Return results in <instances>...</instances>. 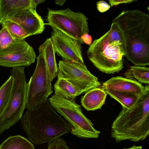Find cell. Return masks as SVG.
Listing matches in <instances>:
<instances>
[{
    "label": "cell",
    "instance_id": "cell-1",
    "mask_svg": "<svg viewBox=\"0 0 149 149\" xmlns=\"http://www.w3.org/2000/svg\"><path fill=\"white\" fill-rule=\"evenodd\" d=\"M122 31L125 55L134 65H149V15L139 10H123L112 20Z\"/></svg>",
    "mask_w": 149,
    "mask_h": 149
},
{
    "label": "cell",
    "instance_id": "cell-2",
    "mask_svg": "<svg viewBox=\"0 0 149 149\" xmlns=\"http://www.w3.org/2000/svg\"><path fill=\"white\" fill-rule=\"evenodd\" d=\"M28 139L36 145L49 143L70 132L71 126L48 100L25 112L20 120Z\"/></svg>",
    "mask_w": 149,
    "mask_h": 149
},
{
    "label": "cell",
    "instance_id": "cell-3",
    "mask_svg": "<svg viewBox=\"0 0 149 149\" xmlns=\"http://www.w3.org/2000/svg\"><path fill=\"white\" fill-rule=\"evenodd\" d=\"M149 134V85L129 108H123L113 122L111 137L116 143L124 140L138 142Z\"/></svg>",
    "mask_w": 149,
    "mask_h": 149
},
{
    "label": "cell",
    "instance_id": "cell-4",
    "mask_svg": "<svg viewBox=\"0 0 149 149\" xmlns=\"http://www.w3.org/2000/svg\"><path fill=\"white\" fill-rule=\"evenodd\" d=\"M87 54L101 72L111 74L120 71L123 68L122 58L125 51L123 33L118 24L112 22L107 32L92 42Z\"/></svg>",
    "mask_w": 149,
    "mask_h": 149
},
{
    "label": "cell",
    "instance_id": "cell-5",
    "mask_svg": "<svg viewBox=\"0 0 149 149\" xmlns=\"http://www.w3.org/2000/svg\"><path fill=\"white\" fill-rule=\"evenodd\" d=\"M48 100L56 111L70 123L72 134L83 139L98 138L100 132L94 128L75 99L67 98L59 93L55 92Z\"/></svg>",
    "mask_w": 149,
    "mask_h": 149
},
{
    "label": "cell",
    "instance_id": "cell-6",
    "mask_svg": "<svg viewBox=\"0 0 149 149\" xmlns=\"http://www.w3.org/2000/svg\"><path fill=\"white\" fill-rule=\"evenodd\" d=\"M24 66L13 68L10 75L14 79L11 96L0 116V135L20 120L26 107L27 83Z\"/></svg>",
    "mask_w": 149,
    "mask_h": 149
},
{
    "label": "cell",
    "instance_id": "cell-7",
    "mask_svg": "<svg viewBox=\"0 0 149 149\" xmlns=\"http://www.w3.org/2000/svg\"><path fill=\"white\" fill-rule=\"evenodd\" d=\"M39 55L34 73L27 83L25 108L34 109L45 102L53 93V87L45 60L42 49L38 48Z\"/></svg>",
    "mask_w": 149,
    "mask_h": 149
},
{
    "label": "cell",
    "instance_id": "cell-8",
    "mask_svg": "<svg viewBox=\"0 0 149 149\" xmlns=\"http://www.w3.org/2000/svg\"><path fill=\"white\" fill-rule=\"evenodd\" d=\"M47 22L45 24L61 31L67 35L84 44L81 36L89 33L88 18L83 13L76 12L68 8L54 10L48 8Z\"/></svg>",
    "mask_w": 149,
    "mask_h": 149
},
{
    "label": "cell",
    "instance_id": "cell-9",
    "mask_svg": "<svg viewBox=\"0 0 149 149\" xmlns=\"http://www.w3.org/2000/svg\"><path fill=\"white\" fill-rule=\"evenodd\" d=\"M58 73V78L68 81L81 94L101 85L97 78L90 72L84 64L60 61Z\"/></svg>",
    "mask_w": 149,
    "mask_h": 149
},
{
    "label": "cell",
    "instance_id": "cell-10",
    "mask_svg": "<svg viewBox=\"0 0 149 149\" xmlns=\"http://www.w3.org/2000/svg\"><path fill=\"white\" fill-rule=\"evenodd\" d=\"M36 57L34 49L24 39L15 42L0 53V65L13 68L28 66L35 62Z\"/></svg>",
    "mask_w": 149,
    "mask_h": 149
},
{
    "label": "cell",
    "instance_id": "cell-11",
    "mask_svg": "<svg viewBox=\"0 0 149 149\" xmlns=\"http://www.w3.org/2000/svg\"><path fill=\"white\" fill-rule=\"evenodd\" d=\"M52 29L50 38L55 53L62 60L84 64L80 43L57 29Z\"/></svg>",
    "mask_w": 149,
    "mask_h": 149
},
{
    "label": "cell",
    "instance_id": "cell-12",
    "mask_svg": "<svg viewBox=\"0 0 149 149\" xmlns=\"http://www.w3.org/2000/svg\"><path fill=\"white\" fill-rule=\"evenodd\" d=\"M17 24L32 35L41 34L45 24L36 10L29 8L18 11L7 19Z\"/></svg>",
    "mask_w": 149,
    "mask_h": 149
},
{
    "label": "cell",
    "instance_id": "cell-13",
    "mask_svg": "<svg viewBox=\"0 0 149 149\" xmlns=\"http://www.w3.org/2000/svg\"><path fill=\"white\" fill-rule=\"evenodd\" d=\"M101 88L104 91L111 90L120 92H133L140 94L143 91L144 86L137 81L117 76L112 77L104 82Z\"/></svg>",
    "mask_w": 149,
    "mask_h": 149
},
{
    "label": "cell",
    "instance_id": "cell-14",
    "mask_svg": "<svg viewBox=\"0 0 149 149\" xmlns=\"http://www.w3.org/2000/svg\"><path fill=\"white\" fill-rule=\"evenodd\" d=\"M29 8L33 9L32 0H0V24L18 11Z\"/></svg>",
    "mask_w": 149,
    "mask_h": 149
},
{
    "label": "cell",
    "instance_id": "cell-15",
    "mask_svg": "<svg viewBox=\"0 0 149 149\" xmlns=\"http://www.w3.org/2000/svg\"><path fill=\"white\" fill-rule=\"evenodd\" d=\"M107 94L101 88H96L86 93L81 99L82 105L87 111L100 109L104 104Z\"/></svg>",
    "mask_w": 149,
    "mask_h": 149
},
{
    "label": "cell",
    "instance_id": "cell-16",
    "mask_svg": "<svg viewBox=\"0 0 149 149\" xmlns=\"http://www.w3.org/2000/svg\"><path fill=\"white\" fill-rule=\"evenodd\" d=\"M40 46L42 49L46 66L52 81L58 76V68L55 57V52L51 38L47 39Z\"/></svg>",
    "mask_w": 149,
    "mask_h": 149
},
{
    "label": "cell",
    "instance_id": "cell-17",
    "mask_svg": "<svg viewBox=\"0 0 149 149\" xmlns=\"http://www.w3.org/2000/svg\"><path fill=\"white\" fill-rule=\"evenodd\" d=\"M54 93L58 92L64 97L69 99H74L81 94V92L66 80L58 78L54 86Z\"/></svg>",
    "mask_w": 149,
    "mask_h": 149
},
{
    "label": "cell",
    "instance_id": "cell-18",
    "mask_svg": "<svg viewBox=\"0 0 149 149\" xmlns=\"http://www.w3.org/2000/svg\"><path fill=\"white\" fill-rule=\"evenodd\" d=\"M0 149H35L28 139L19 135L10 136L0 145Z\"/></svg>",
    "mask_w": 149,
    "mask_h": 149
},
{
    "label": "cell",
    "instance_id": "cell-19",
    "mask_svg": "<svg viewBox=\"0 0 149 149\" xmlns=\"http://www.w3.org/2000/svg\"><path fill=\"white\" fill-rule=\"evenodd\" d=\"M125 78L140 83L149 84V68L134 65L131 66L124 74Z\"/></svg>",
    "mask_w": 149,
    "mask_h": 149
},
{
    "label": "cell",
    "instance_id": "cell-20",
    "mask_svg": "<svg viewBox=\"0 0 149 149\" xmlns=\"http://www.w3.org/2000/svg\"><path fill=\"white\" fill-rule=\"evenodd\" d=\"M105 92L119 102L122 108L126 109L130 108L134 103L140 94L133 92H120L111 90Z\"/></svg>",
    "mask_w": 149,
    "mask_h": 149
},
{
    "label": "cell",
    "instance_id": "cell-21",
    "mask_svg": "<svg viewBox=\"0 0 149 149\" xmlns=\"http://www.w3.org/2000/svg\"><path fill=\"white\" fill-rule=\"evenodd\" d=\"M1 25L2 27L6 29L12 37L17 41L24 40L31 36L17 24L9 20L3 21Z\"/></svg>",
    "mask_w": 149,
    "mask_h": 149
},
{
    "label": "cell",
    "instance_id": "cell-22",
    "mask_svg": "<svg viewBox=\"0 0 149 149\" xmlns=\"http://www.w3.org/2000/svg\"><path fill=\"white\" fill-rule=\"evenodd\" d=\"M14 79L10 75L8 79L0 87V116L6 107L10 98Z\"/></svg>",
    "mask_w": 149,
    "mask_h": 149
},
{
    "label": "cell",
    "instance_id": "cell-23",
    "mask_svg": "<svg viewBox=\"0 0 149 149\" xmlns=\"http://www.w3.org/2000/svg\"><path fill=\"white\" fill-rule=\"evenodd\" d=\"M17 42L6 28H2L0 31V53Z\"/></svg>",
    "mask_w": 149,
    "mask_h": 149
},
{
    "label": "cell",
    "instance_id": "cell-24",
    "mask_svg": "<svg viewBox=\"0 0 149 149\" xmlns=\"http://www.w3.org/2000/svg\"><path fill=\"white\" fill-rule=\"evenodd\" d=\"M47 149H69L66 142L61 138L48 143Z\"/></svg>",
    "mask_w": 149,
    "mask_h": 149
},
{
    "label": "cell",
    "instance_id": "cell-25",
    "mask_svg": "<svg viewBox=\"0 0 149 149\" xmlns=\"http://www.w3.org/2000/svg\"><path fill=\"white\" fill-rule=\"evenodd\" d=\"M97 8L98 10L101 13H104L109 10L110 6L106 2L103 1H97L96 3Z\"/></svg>",
    "mask_w": 149,
    "mask_h": 149
},
{
    "label": "cell",
    "instance_id": "cell-26",
    "mask_svg": "<svg viewBox=\"0 0 149 149\" xmlns=\"http://www.w3.org/2000/svg\"><path fill=\"white\" fill-rule=\"evenodd\" d=\"M110 6H117L120 4H126L136 2V0H109V1Z\"/></svg>",
    "mask_w": 149,
    "mask_h": 149
},
{
    "label": "cell",
    "instance_id": "cell-27",
    "mask_svg": "<svg viewBox=\"0 0 149 149\" xmlns=\"http://www.w3.org/2000/svg\"><path fill=\"white\" fill-rule=\"evenodd\" d=\"M81 38L83 42L86 44L90 45L92 43V38L91 35L89 33H86L82 35Z\"/></svg>",
    "mask_w": 149,
    "mask_h": 149
},
{
    "label": "cell",
    "instance_id": "cell-28",
    "mask_svg": "<svg viewBox=\"0 0 149 149\" xmlns=\"http://www.w3.org/2000/svg\"><path fill=\"white\" fill-rule=\"evenodd\" d=\"M45 1V0H32V6L33 9L36 10L37 5Z\"/></svg>",
    "mask_w": 149,
    "mask_h": 149
},
{
    "label": "cell",
    "instance_id": "cell-29",
    "mask_svg": "<svg viewBox=\"0 0 149 149\" xmlns=\"http://www.w3.org/2000/svg\"><path fill=\"white\" fill-rule=\"evenodd\" d=\"M66 1V0H54V1L56 4L59 5L61 6H62L63 4H64Z\"/></svg>",
    "mask_w": 149,
    "mask_h": 149
},
{
    "label": "cell",
    "instance_id": "cell-30",
    "mask_svg": "<svg viewBox=\"0 0 149 149\" xmlns=\"http://www.w3.org/2000/svg\"><path fill=\"white\" fill-rule=\"evenodd\" d=\"M123 149H143L142 146H136L134 145L131 147L128 148H124Z\"/></svg>",
    "mask_w": 149,
    "mask_h": 149
}]
</instances>
